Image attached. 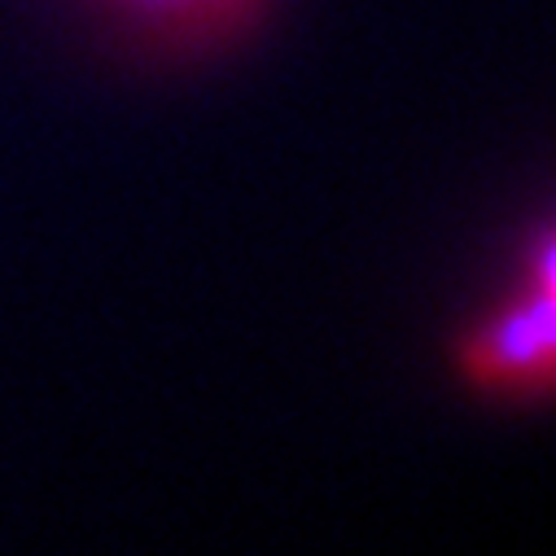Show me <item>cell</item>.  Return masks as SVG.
Segmentation results:
<instances>
[{"label": "cell", "instance_id": "6da1fadb", "mask_svg": "<svg viewBox=\"0 0 556 556\" xmlns=\"http://www.w3.org/2000/svg\"><path fill=\"white\" fill-rule=\"evenodd\" d=\"M456 359L482 394H556V215L526 250L517 281L460 333Z\"/></svg>", "mask_w": 556, "mask_h": 556}, {"label": "cell", "instance_id": "7a4b0ae2", "mask_svg": "<svg viewBox=\"0 0 556 556\" xmlns=\"http://www.w3.org/2000/svg\"><path fill=\"white\" fill-rule=\"evenodd\" d=\"M159 10H211V5H232V0H146Z\"/></svg>", "mask_w": 556, "mask_h": 556}]
</instances>
